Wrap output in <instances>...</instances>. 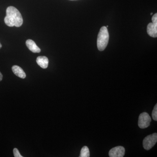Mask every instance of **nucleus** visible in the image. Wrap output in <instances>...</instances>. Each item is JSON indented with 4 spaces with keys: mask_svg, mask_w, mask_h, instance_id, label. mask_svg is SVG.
Instances as JSON below:
<instances>
[{
    "mask_svg": "<svg viewBox=\"0 0 157 157\" xmlns=\"http://www.w3.org/2000/svg\"><path fill=\"white\" fill-rule=\"evenodd\" d=\"M5 23L9 27H19L22 25L23 20L22 15L16 8L13 6L8 7L6 10V16L4 19Z\"/></svg>",
    "mask_w": 157,
    "mask_h": 157,
    "instance_id": "1",
    "label": "nucleus"
},
{
    "mask_svg": "<svg viewBox=\"0 0 157 157\" xmlns=\"http://www.w3.org/2000/svg\"><path fill=\"white\" fill-rule=\"evenodd\" d=\"M109 40V34L106 27L101 28L98 34L97 46L99 50L102 51L107 47Z\"/></svg>",
    "mask_w": 157,
    "mask_h": 157,
    "instance_id": "2",
    "label": "nucleus"
},
{
    "mask_svg": "<svg viewBox=\"0 0 157 157\" xmlns=\"http://www.w3.org/2000/svg\"><path fill=\"white\" fill-rule=\"evenodd\" d=\"M157 141V134L155 133L147 136L144 139V148L146 150H149L154 146Z\"/></svg>",
    "mask_w": 157,
    "mask_h": 157,
    "instance_id": "3",
    "label": "nucleus"
},
{
    "mask_svg": "<svg viewBox=\"0 0 157 157\" xmlns=\"http://www.w3.org/2000/svg\"><path fill=\"white\" fill-rule=\"evenodd\" d=\"M151 119L148 113L143 112L140 113L138 118V125L140 128L144 129L149 126Z\"/></svg>",
    "mask_w": 157,
    "mask_h": 157,
    "instance_id": "4",
    "label": "nucleus"
},
{
    "mask_svg": "<svg viewBox=\"0 0 157 157\" xmlns=\"http://www.w3.org/2000/svg\"><path fill=\"white\" fill-rule=\"evenodd\" d=\"M125 151V150L123 147H116L110 150L109 152V155L110 157H123L124 155Z\"/></svg>",
    "mask_w": 157,
    "mask_h": 157,
    "instance_id": "5",
    "label": "nucleus"
},
{
    "mask_svg": "<svg viewBox=\"0 0 157 157\" xmlns=\"http://www.w3.org/2000/svg\"><path fill=\"white\" fill-rule=\"evenodd\" d=\"M147 33L149 36L153 38L157 37V23H150L147 26Z\"/></svg>",
    "mask_w": 157,
    "mask_h": 157,
    "instance_id": "6",
    "label": "nucleus"
},
{
    "mask_svg": "<svg viewBox=\"0 0 157 157\" xmlns=\"http://www.w3.org/2000/svg\"><path fill=\"white\" fill-rule=\"evenodd\" d=\"M26 45L28 48L34 53H39L41 52V49L36 44L35 42L31 39H28L26 42Z\"/></svg>",
    "mask_w": 157,
    "mask_h": 157,
    "instance_id": "7",
    "label": "nucleus"
},
{
    "mask_svg": "<svg viewBox=\"0 0 157 157\" xmlns=\"http://www.w3.org/2000/svg\"><path fill=\"white\" fill-rule=\"evenodd\" d=\"M37 64L43 69H46L48 67V58L45 56L38 57L36 59Z\"/></svg>",
    "mask_w": 157,
    "mask_h": 157,
    "instance_id": "8",
    "label": "nucleus"
},
{
    "mask_svg": "<svg viewBox=\"0 0 157 157\" xmlns=\"http://www.w3.org/2000/svg\"><path fill=\"white\" fill-rule=\"evenodd\" d=\"M12 71L16 76L19 78H25L26 77V74L22 68L16 65L13 66L12 67Z\"/></svg>",
    "mask_w": 157,
    "mask_h": 157,
    "instance_id": "9",
    "label": "nucleus"
},
{
    "mask_svg": "<svg viewBox=\"0 0 157 157\" xmlns=\"http://www.w3.org/2000/svg\"><path fill=\"white\" fill-rule=\"evenodd\" d=\"M90 156L89 149L88 147L85 146L82 148L79 157H89Z\"/></svg>",
    "mask_w": 157,
    "mask_h": 157,
    "instance_id": "10",
    "label": "nucleus"
},
{
    "mask_svg": "<svg viewBox=\"0 0 157 157\" xmlns=\"http://www.w3.org/2000/svg\"><path fill=\"white\" fill-rule=\"evenodd\" d=\"M152 117L154 121H157V104L155 105L152 112Z\"/></svg>",
    "mask_w": 157,
    "mask_h": 157,
    "instance_id": "11",
    "label": "nucleus"
},
{
    "mask_svg": "<svg viewBox=\"0 0 157 157\" xmlns=\"http://www.w3.org/2000/svg\"><path fill=\"white\" fill-rule=\"evenodd\" d=\"M14 156L15 157H23L22 155L20 154L19 151L17 148H14L13 150Z\"/></svg>",
    "mask_w": 157,
    "mask_h": 157,
    "instance_id": "12",
    "label": "nucleus"
},
{
    "mask_svg": "<svg viewBox=\"0 0 157 157\" xmlns=\"http://www.w3.org/2000/svg\"><path fill=\"white\" fill-rule=\"evenodd\" d=\"M152 23H157V14L156 13L153 16L151 19Z\"/></svg>",
    "mask_w": 157,
    "mask_h": 157,
    "instance_id": "13",
    "label": "nucleus"
},
{
    "mask_svg": "<svg viewBox=\"0 0 157 157\" xmlns=\"http://www.w3.org/2000/svg\"><path fill=\"white\" fill-rule=\"evenodd\" d=\"M3 78V76L2 74V73L0 72V81H2V79Z\"/></svg>",
    "mask_w": 157,
    "mask_h": 157,
    "instance_id": "14",
    "label": "nucleus"
},
{
    "mask_svg": "<svg viewBox=\"0 0 157 157\" xmlns=\"http://www.w3.org/2000/svg\"><path fill=\"white\" fill-rule=\"evenodd\" d=\"M2 44H1V43H0V48H2Z\"/></svg>",
    "mask_w": 157,
    "mask_h": 157,
    "instance_id": "15",
    "label": "nucleus"
},
{
    "mask_svg": "<svg viewBox=\"0 0 157 157\" xmlns=\"http://www.w3.org/2000/svg\"><path fill=\"white\" fill-rule=\"evenodd\" d=\"M152 14H153V13H151V15H152Z\"/></svg>",
    "mask_w": 157,
    "mask_h": 157,
    "instance_id": "16",
    "label": "nucleus"
},
{
    "mask_svg": "<svg viewBox=\"0 0 157 157\" xmlns=\"http://www.w3.org/2000/svg\"><path fill=\"white\" fill-rule=\"evenodd\" d=\"M72 1H73V0H72Z\"/></svg>",
    "mask_w": 157,
    "mask_h": 157,
    "instance_id": "17",
    "label": "nucleus"
}]
</instances>
